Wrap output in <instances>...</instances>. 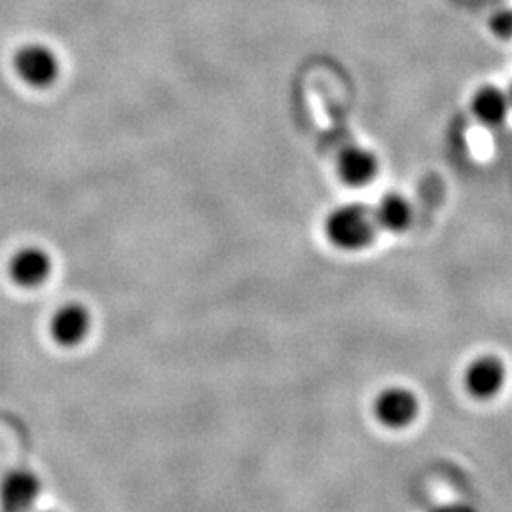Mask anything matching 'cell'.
Masks as SVG:
<instances>
[{
    "label": "cell",
    "mask_w": 512,
    "mask_h": 512,
    "mask_svg": "<svg viewBox=\"0 0 512 512\" xmlns=\"http://www.w3.org/2000/svg\"><path fill=\"white\" fill-rule=\"evenodd\" d=\"M325 228L330 241L344 251L366 249L378 232L374 211L359 203L342 205L332 211Z\"/></svg>",
    "instance_id": "cell-1"
},
{
    "label": "cell",
    "mask_w": 512,
    "mask_h": 512,
    "mask_svg": "<svg viewBox=\"0 0 512 512\" xmlns=\"http://www.w3.org/2000/svg\"><path fill=\"white\" fill-rule=\"evenodd\" d=\"M418 414L420 399L408 387L391 385L376 395L374 416L387 429H404L418 420Z\"/></svg>",
    "instance_id": "cell-2"
},
{
    "label": "cell",
    "mask_w": 512,
    "mask_h": 512,
    "mask_svg": "<svg viewBox=\"0 0 512 512\" xmlns=\"http://www.w3.org/2000/svg\"><path fill=\"white\" fill-rule=\"evenodd\" d=\"M14 69L25 84L37 90L50 88L61 71L54 50L44 44L21 46L14 57Z\"/></svg>",
    "instance_id": "cell-3"
},
{
    "label": "cell",
    "mask_w": 512,
    "mask_h": 512,
    "mask_svg": "<svg viewBox=\"0 0 512 512\" xmlns=\"http://www.w3.org/2000/svg\"><path fill=\"white\" fill-rule=\"evenodd\" d=\"M463 382L476 401H492L505 387L507 366L497 355H480L467 366Z\"/></svg>",
    "instance_id": "cell-4"
},
{
    "label": "cell",
    "mask_w": 512,
    "mask_h": 512,
    "mask_svg": "<svg viewBox=\"0 0 512 512\" xmlns=\"http://www.w3.org/2000/svg\"><path fill=\"white\" fill-rule=\"evenodd\" d=\"M42 492L37 473L14 469L0 482V512H31Z\"/></svg>",
    "instance_id": "cell-5"
},
{
    "label": "cell",
    "mask_w": 512,
    "mask_h": 512,
    "mask_svg": "<svg viewBox=\"0 0 512 512\" xmlns=\"http://www.w3.org/2000/svg\"><path fill=\"white\" fill-rule=\"evenodd\" d=\"M92 329V315L82 304H67L55 311L52 319V336L63 348L82 344Z\"/></svg>",
    "instance_id": "cell-6"
},
{
    "label": "cell",
    "mask_w": 512,
    "mask_h": 512,
    "mask_svg": "<svg viewBox=\"0 0 512 512\" xmlns=\"http://www.w3.org/2000/svg\"><path fill=\"white\" fill-rule=\"evenodd\" d=\"M52 274V258L38 247L18 251L10 260V275L23 289H35L48 281Z\"/></svg>",
    "instance_id": "cell-7"
},
{
    "label": "cell",
    "mask_w": 512,
    "mask_h": 512,
    "mask_svg": "<svg viewBox=\"0 0 512 512\" xmlns=\"http://www.w3.org/2000/svg\"><path fill=\"white\" fill-rule=\"evenodd\" d=\"M471 112L475 114L476 120L482 122L484 126L495 128V126L503 124L511 112V103H509L507 92H503L501 88L492 86V84L478 88L471 99Z\"/></svg>",
    "instance_id": "cell-8"
},
{
    "label": "cell",
    "mask_w": 512,
    "mask_h": 512,
    "mask_svg": "<svg viewBox=\"0 0 512 512\" xmlns=\"http://www.w3.org/2000/svg\"><path fill=\"white\" fill-rule=\"evenodd\" d=\"M338 173L351 186H365L378 175V158L368 148H346L338 158Z\"/></svg>",
    "instance_id": "cell-9"
},
{
    "label": "cell",
    "mask_w": 512,
    "mask_h": 512,
    "mask_svg": "<svg viewBox=\"0 0 512 512\" xmlns=\"http://www.w3.org/2000/svg\"><path fill=\"white\" fill-rule=\"evenodd\" d=\"M412 205L401 194H387L374 209V219L378 228L399 234L412 222Z\"/></svg>",
    "instance_id": "cell-10"
},
{
    "label": "cell",
    "mask_w": 512,
    "mask_h": 512,
    "mask_svg": "<svg viewBox=\"0 0 512 512\" xmlns=\"http://www.w3.org/2000/svg\"><path fill=\"white\" fill-rule=\"evenodd\" d=\"M490 29L495 37L501 40H511L512 38V8H501L497 10L494 16L490 18Z\"/></svg>",
    "instance_id": "cell-11"
},
{
    "label": "cell",
    "mask_w": 512,
    "mask_h": 512,
    "mask_svg": "<svg viewBox=\"0 0 512 512\" xmlns=\"http://www.w3.org/2000/svg\"><path fill=\"white\" fill-rule=\"evenodd\" d=\"M507 97H509V103H511V109H512V84H511V88H509V92H507Z\"/></svg>",
    "instance_id": "cell-12"
},
{
    "label": "cell",
    "mask_w": 512,
    "mask_h": 512,
    "mask_svg": "<svg viewBox=\"0 0 512 512\" xmlns=\"http://www.w3.org/2000/svg\"><path fill=\"white\" fill-rule=\"evenodd\" d=\"M46 512H50V511H46Z\"/></svg>",
    "instance_id": "cell-13"
}]
</instances>
